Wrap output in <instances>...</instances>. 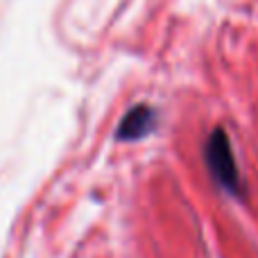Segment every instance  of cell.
<instances>
[{
	"mask_svg": "<svg viewBox=\"0 0 258 258\" xmlns=\"http://www.w3.org/2000/svg\"><path fill=\"white\" fill-rule=\"evenodd\" d=\"M202 156H204V163H206L211 179L222 190H227L229 195L240 202L247 200L245 179H242L240 168H238V161H236V154H233V145H231V138H229L227 129L215 127L209 134V138L204 141Z\"/></svg>",
	"mask_w": 258,
	"mask_h": 258,
	"instance_id": "1",
	"label": "cell"
},
{
	"mask_svg": "<svg viewBox=\"0 0 258 258\" xmlns=\"http://www.w3.org/2000/svg\"><path fill=\"white\" fill-rule=\"evenodd\" d=\"M154 127H156V111L150 104H138V107H132L122 116L118 132H116V138L122 143L141 141L147 134L154 132Z\"/></svg>",
	"mask_w": 258,
	"mask_h": 258,
	"instance_id": "2",
	"label": "cell"
}]
</instances>
